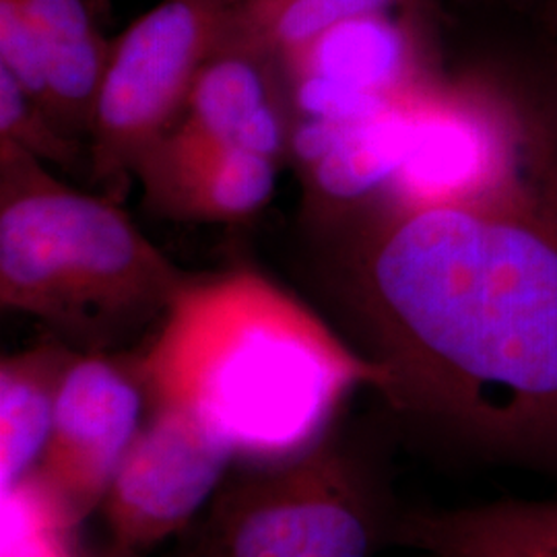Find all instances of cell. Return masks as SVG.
<instances>
[{
  "label": "cell",
  "instance_id": "1",
  "mask_svg": "<svg viewBox=\"0 0 557 557\" xmlns=\"http://www.w3.org/2000/svg\"><path fill=\"white\" fill-rule=\"evenodd\" d=\"M335 298L380 395L465 457L557 481V145L496 199L349 220Z\"/></svg>",
  "mask_w": 557,
  "mask_h": 557
},
{
  "label": "cell",
  "instance_id": "2",
  "mask_svg": "<svg viewBox=\"0 0 557 557\" xmlns=\"http://www.w3.org/2000/svg\"><path fill=\"white\" fill-rule=\"evenodd\" d=\"M151 409H174L248 469L301 457L333 434L386 368L296 296L250 269L186 277L139 356Z\"/></svg>",
  "mask_w": 557,
  "mask_h": 557
},
{
  "label": "cell",
  "instance_id": "3",
  "mask_svg": "<svg viewBox=\"0 0 557 557\" xmlns=\"http://www.w3.org/2000/svg\"><path fill=\"white\" fill-rule=\"evenodd\" d=\"M184 275L110 197L75 190L0 140V304L106 351L163 317Z\"/></svg>",
  "mask_w": 557,
  "mask_h": 557
},
{
  "label": "cell",
  "instance_id": "4",
  "mask_svg": "<svg viewBox=\"0 0 557 557\" xmlns=\"http://www.w3.org/2000/svg\"><path fill=\"white\" fill-rule=\"evenodd\" d=\"M556 145L557 112L537 110L494 75L442 73L411 100L407 151L379 202L428 209L496 199Z\"/></svg>",
  "mask_w": 557,
  "mask_h": 557
},
{
  "label": "cell",
  "instance_id": "5",
  "mask_svg": "<svg viewBox=\"0 0 557 557\" xmlns=\"http://www.w3.org/2000/svg\"><path fill=\"white\" fill-rule=\"evenodd\" d=\"M393 522L366 465L331 434L221 487L190 557H374Z\"/></svg>",
  "mask_w": 557,
  "mask_h": 557
},
{
  "label": "cell",
  "instance_id": "6",
  "mask_svg": "<svg viewBox=\"0 0 557 557\" xmlns=\"http://www.w3.org/2000/svg\"><path fill=\"white\" fill-rule=\"evenodd\" d=\"M238 0H161L112 41L89 137L91 176L120 188L178 124Z\"/></svg>",
  "mask_w": 557,
  "mask_h": 557
},
{
  "label": "cell",
  "instance_id": "7",
  "mask_svg": "<svg viewBox=\"0 0 557 557\" xmlns=\"http://www.w3.org/2000/svg\"><path fill=\"white\" fill-rule=\"evenodd\" d=\"M151 409L139 358L75 351L60 382L50 438L34 478L79 529L108 487Z\"/></svg>",
  "mask_w": 557,
  "mask_h": 557
},
{
  "label": "cell",
  "instance_id": "8",
  "mask_svg": "<svg viewBox=\"0 0 557 557\" xmlns=\"http://www.w3.org/2000/svg\"><path fill=\"white\" fill-rule=\"evenodd\" d=\"M227 446L174 409H149L101 502L110 549L140 556L176 535L220 494Z\"/></svg>",
  "mask_w": 557,
  "mask_h": 557
},
{
  "label": "cell",
  "instance_id": "9",
  "mask_svg": "<svg viewBox=\"0 0 557 557\" xmlns=\"http://www.w3.org/2000/svg\"><path fill=\"white\" fill-rule=\"evenodd\" d=\"M278 161L211 139L178 122L140 156L133 174L145 205L176 221L238 223L275 195Z\"/></svg>",
  "mask_w": 557,
  "mask_h": 557
},
{
  "label": "cell",
  "instance_id": "10",
  "mask_svg": "<svg viewBox=\"0 0 557 557\" xmlns=\"http://www.w3.org/2000/svg\"><path fill=\"white\" fill-rule=\"evenodd\" d=\"M425 15L345 21L278 60L281 79H317L374 101H400L442 75L425 40Z\"/></svg>",
  "mask_w": 557,
  "mask_h": 557
},
{
  "label": "cell",
  "instance_id": "11",
  "mask_svg": "<svg viewBox=\"0 0 557 557\" xmlns=\"http://www.w3.org/2000/svg\"><path fill=\"white\" fill-rule=\"evenodd\" d=\"M391 541L423 557H557V498H504L395 518Z\"/></svg>",
  "mask_w": 557,
  "mask_h": 557
},
{
  "label": "cell",
  "instance_id": "12",
  "mask_svg": "<svg viewBox=\"0 0 557 557\" xmlns=\"http://www.w3.org/2000/svg\"><path fill=\"white\" fill-rule=\"evenodd\" d=\"M413 96L374 116L338 122L326 153L299 172L320 220L341 223L386 195L407 151Z\"/></svg>",
  "mask_w": 557,
  "mask_h": 557
},
{
  "label": "cell",
  "instance_id": "13",
  "mask_svg": "<svg viewBox=\"0 0 557 557\" xmlns=\"http://www.w3.org/2000/svg\"><path fill=\"white\" fill-rule=\"evenodd\" d=\"M40 40L50 112L69 133H89L112 41L83 0H21Z\"/></svg>",
  "mask_w": 557,
  "mask_h": 557
},
{
  "label": "cell",
  "instance_id": "14",
  "mask_svg": "<svg viewBox=\"0 0 557 557\" xmlns=\"http://www.w3.org/2000/svg\"><path fill=\"white\" fill-rule=\"evenodd\" d=\"M75 349L46 341L0 361V490L32 478L50 438L60 382Z\"/></svg>",
  "mask_w": 557,
  "mask_h": 557
},
{
  "label": "cell",
  "instance_id": "15",
  "mask_svg": "<svg viewBox=\"0 0 557 557\" xmlns=\"http://www.w3.org/2000/svg\"><path fill=\"white\" fill-rule=\"evenodd\" d=\"M277 103H287L277 62L220 44L202 64L180 122L238 147L246 126Z\"/></svg>",
  "mask_w": 557,
  "mask_h": 557
},
{
  "label": "cell",
  "instance_id": "16",
  "mask_svg": "<svg viewBox=\"0 0 557 557\" xmlns=\"http://www.w3.org/2000/svg\"><path fill=\"white\" fill-rule=\"evenodd\" d=\"M430 0H238L220 44L278 62L345 21L407 13L428 15Z\"/></svg>",
  "mask_w": 557,
  "mask_h": 557
},
{
  "label": "cell",
  "instance_id": "17",
  "mask_svg": "<svg viewBox=\"0 0 557 557\" xmlns=\"http://www.w3.org/2000/svg\"><path fill=\"white\" fill-rule=\"evenodd\" d=\"M0 557H85L77 527L60 515L34 475L2 494Z\"/></svg>",
  "mask_w": 557,
  "mask_h": 557
},
{
  "label": "cell",
  "instance_id": "18",
  "mask_svg": "<svg viewBox=\"0 0 557 557\" xmlns=\"http://www.w3.org/2000/svg\"><path fill=\"white\" fill-rule=\"evenodd\" d=\"M0 140L15 143L38 160L64 170L83 163L79 140L62 128L40 101L34 100L7 69L0 66Z\"/></svg>",
  "mask_w": 557,
  "mask_h": 557
},
{
  "label": "cell",
  "instance_id": "19",
  "mask_svg": "<svg viewBox=\"0 0 557 557\" xmlns=\"http://www.w3.org/2000/svg\"><path fill=\"white\" fill-rule=\"evenodd\" d=\"M0 66L50 112V89L40 40L21 0H0Z\"/></svg>",
  "mask_w": 557,
  "mask_h": 557
},
{
  "label": "cell",
  "instance_id": "20",
  "mask_svg": "<svg viewBox=\"0 0 557 557\" xmlns=\"http://www.w3.org/2000/svg\"><path fill=\"white\" fill-rule=\"evenodd\" d=\"M506 7H512L520 13H529L535 20L557 25V0H502Z\"/></svg>",
  "mask_w": 557,
  "mask_h": 557
},
{
  "label": "cell",
  "instance_id": "21",
  "mask_svg": "<svg viewBox=\"0 0 557 557\" xmlns=\"http://www.w3.org/2000/svg\"><path fill=\"white\" fill-rule=\"evenodd\" d=\"M106 557H140V556H131V554H119V552H114V549H110V547H108V554H106Z\"/></svg>",
  "mask_w": 557,
  "mask_h": 557
}]
</instances>
